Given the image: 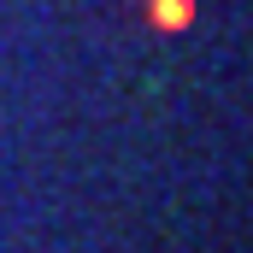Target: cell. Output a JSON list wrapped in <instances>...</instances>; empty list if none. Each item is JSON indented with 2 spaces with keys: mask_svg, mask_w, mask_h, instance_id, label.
Wrapping results in <instances>:
<instances>
[{
  "mask_svg": "<svg viewBox=\"0 0 253 253\" xmlns=\"http://www.w3.org/2000/svg\"><path fill=\"white\" fill-rule=\"evenodd\" d=\"M141 12H147V24H153V30H189L200 6H194V0H147Z\"/></svg>",
  "mask_w": 253,
  "mask_h": 253,
  "instance_id": "6da1fadb",
  "label": "cell"
}]
</instances>
